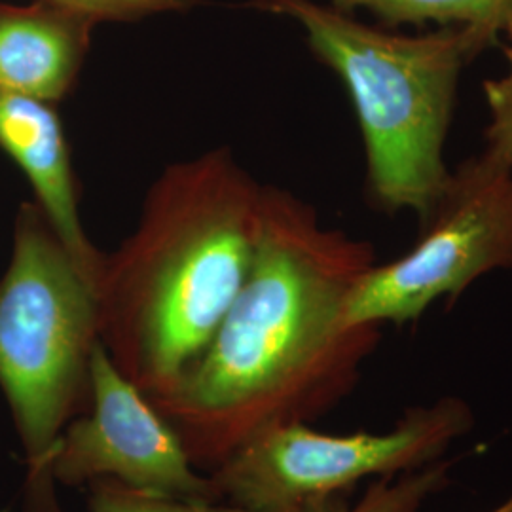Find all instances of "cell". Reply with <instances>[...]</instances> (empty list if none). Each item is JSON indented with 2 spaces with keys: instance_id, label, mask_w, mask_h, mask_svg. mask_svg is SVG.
Here are the masks:
<instances>
[{
  "instance_id": "obj_1",
  "label": "cell",
  "mask_w": 512,
  "mask_h": 512,
  "mask_svg": "<svg viewBox=\"0 0 512 512\" xmlns=\"http://www.w3.org/2000/svg\"><path fill=\"white\" fill-rule=\"evenodd\" d=\"M374 264L368 241L327 228L293 192L264 186L255 255L232 308L183 380L147 397L200 471L348 397L382 338L380 325L346 317L349 294Z\"/></svg>"
},
{
  "instance_id": "obj_2",
  "label": "cell",
  "mask_w": 512,
  "mask_h": 512,
  "mask_svg": "<svg viewBox=\"0 0 512 512\" xmlns=\"http://www.w3.org/2000/svg\"><path fill=\"white\" fill-rule=\"evenodd\" d=\"M262 190L230 148L167 165L105 255L99 342L145 397L171 391L213 342L253 262Z\"/></svg>"
},
{
  "instance_id": "obj_3",
  "label": "cell",
  "mask_w": 512,
  "mask_h": 512,
  "mask_svg": "<svg viewBox=\"0 0 512 512\" xmlns=\"http://www.w3.org/2000/svg\"><path fill=\"white\" fill-rule=\"evenodd\" d=\"M296 21L348 90L363 135L366 188L385 213H425L448 177L444 162L459 76L486 46L463 27L399 35L315 0H251Z\"/></svg>"
},
{
  "instance_id": "obj_4",
  "label": "cell",
  "mask_w": 512,
  "mask_h": 512,
  "mask_svg": "<svg viewBox=\"0 0 512 512\" xmlns=\"http://www.w3.org/2000/svg\"><path fill=\"white\" fill-rule=\"evenodd\" d=\"M97 346L95 285L37 203H21L0 277V389L27 465L23 512H63L52 461L65 427L92 404Z\"/></svg>"
},
{
  "instance_id": "obj_5",
  "label": "cell",
  "mask_w": 512,
  "mask_h": 512,
  "mask_svg": "<svg viewBox=\"0 0 512 512\" xmlns=\"http://www.w3.org/2000/svg\"><path fill=\"white\" fill-rule=\"evenodd\" d=\"M473 423L469 404L458 397L408 408L387 433L329 435L289 423L245 442L209 475L222 503L249 512H304L311 503L349 494L363 480L437 463Z\"/></svg>"
},
{
  "instance_id": "obj_6",
  "label": "cell",
  "mask_w": 512,
  "mask_h": 512,
  "mask_svg": "<svg viewBox=\"0 0 512 512\" xmlns=\"http://www.w3.org/2000/svg\"><path fill=\"white\" fill-rule=\"evenodd\" d=\"M404 255L374 264L346 304L353 325H406L437 300H458L478 277L512 270V171L486 150L448 171Z\"/></svg>"
},
{
  "instance_id": "obj_7",
  "label": "cell",
  "mask_w": 512,
  "mask_h": 512,
  "mask_svg": "<svg viewBox=\"0 0 512 512\" xmlns=\"http://www.w3.org/2000/svg\"><path fill=\"white\" fill-rule=\"evenodd\" d=\"M52 476L63 486L114 478L152 494L222 503L213 476L190 461L175 429L112 365L101 342L93 351L92 404L61 433Z\"/></svg>"
},
{
  "instance_id": "obj_8",
  "label": "cell",
  "mask_w": 512,
  "mask_h": 512,
  "mask_svg": "<svg viewBox=\"0 0 512 512\" xmlns=\"http://www.w3.org/2000/svg\"><path fill=\"white\" fill-rule=\"evenodd\" d=\"M0 148L25 173L35 203L97 291L105 255L88 238L80 217L71 147L54 105L0 93Z\"/></svg>"
},
{
  "instance_id": "obj_9",
  "label": "cell",
  "mask_w": 512,
  "mask_h": 512,
  "mask_svg": "<svg viewBox=\"0 0 512 512\" xmlns=\"http://www.w3.org/2000/svg\"><path fill=\"white\" fill-rule=\"evenodd\" d=\"M99 23L52 0L0 2V93L59 103L73 92Z\"/></svg>"
},
{
  "instance_id": "obj_10",
  "label": "cell",
  "mask_w": 512,
  "mask_h": 512,
  "mask_svg": "<svg viewBox=\"0 0 512 512\" xmlns=\"http://www.w3.org/2000/svg\"><path fill=\"white\" fill-rule=\"evenodd\" d=\"M330 6L353 14L365 10L384 27L437 23L469 29L486 50L494 46L512 18V0H329Z\"/></svg>"
},
{
  "instance_id": "obj_11",
  "label": "cell",
  "mask_w": 512,
  "mask_h": 512,
  "mask_svg": "<svg viewBox=\"0 0 512 512\" xmlns=\"http://www.w3.org/2000/svg\"><path fill=\"white\" fill-rule=\"evenodd\" d=\"M450 463L437 461L418 471L370 480L363 495L351 503L346 495L311 503L304 512H418L450 482Z\"/></svg>"
},
{
  "instance_id": "obj_12",
  "label": "cell",
  "mask_w": 512,
  "mask_h": 512,
  "mask_svg": "<svg viewBox=\"0 0 512 512\" xmlns=\"http://www.w3.org/2000/svg\"><path fill=\"white\" fill-rule=\"evenodd\" d=\"M88 488L90 512H249L228 503H198L152 494L114 478H97Z\"/></svg>"
},
{
  "instance_id": "obj_13",
  "label": "cell",
  "mask_w": 512,
  "mask_h": 512,
  "mask_svg": "<svg viewBox=\"0 0 512 512\" xmlns=\"http://www.w3.org/2000/svg\"><path fill=\"white\" fill-rule=\"evenodd\" d=\"M507 71L484 82V97L490 110L486 128V152L512 171V40L503 48Z\"/></svg>"
},
{
  "instance_id": "obj_14",
  "label": "cell",
  "mask_w": 512,
  "mask_h": 512,
  "mask_svg": "<svg viewBox=\"0 0 512 512\" xmlns=\"http://www.w3.org/2000/svg\"><path fill=\"white\" fill-rule=\"evenodd\" d=\"M101 23H137L143 19L188 12L200 0H52Z\"/></svg>"
},
{
  "instance_id": "obj_15",
  "label": "cell",
  "mask_w": 512,
  "mask_h": 512,
  "mask_svg": "<svg viewBox=\"0 0 512 512\" xmlns=\"http://www.w3.org/2000/svg\"><path fill=\"white\" fill-rule=\"evenodd\" d=\"M490 512H512V492L499 507H495L494 511Z\"/></svg>"
},
{
  "instance_id": "obj_16",
  "label": "cell",
  "mask_w": 512,
  "mask_h": 512,
  "mask_svg": "<svg viewBox=\"0 0 512 512\" xmlns=\"http://www.w3.org/2000/svg\"><path fill=\"white\" fill-rule=\"evenodd\" d=\"M505 35L509 37V40H512V18L509 19V23H507V27H505Z\"/></svg>"
},
{
  "instance_id": "obj_17",
  "label": "cell",
  "mask_w": 512,
  "mask_h": 512,
  "mask_svg": "<svg viewBox=\"0 0 512 512\" xmlns=\"http://www.w3.org/2000/svg\"><path fill=\"white\" fill-rule=\"evenodd\" d=\"M2 512H6V511H2Z\"/></svg>"
}]
</instances>
